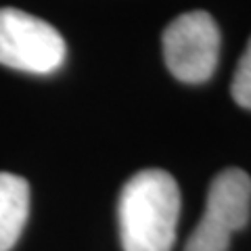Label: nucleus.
I'll return each mask as SVG.
<instances>
[{
  "mask_svg": "<svg viewBox=\"0 0 251 251\" xmlns=\"http://www.w3.org/2000/svg\"><path fill=\"white\" fill-rule=\"evenodd\" d=\"M230 90H232V99L237 100L241 107L251 109V40L237 65Z\"/></svg>",
  "mask_w": 251,
  "mask_h": 251,
  "instance_id": "obj_6",
  "label": "nucleus"
},
{
  "mask_svg": "<svg viewBox=\"0 0 251 251\" xmlns=\"http://www.w3.org/2000/svg\"><path fill=\"white\" fill-rule=\"evenodd\" d=\"M65 40L50 23L19 9H0V65L52 74L65 61Z\"/></svg>",
  "mask_w": 251,
  "mask_h": 251,
  "instance_id": "obj_2",
  "label": "nucleus"
},
{
  "mask_svg": "<svg viewBox=\"0 0 251 251\" xmlns=\"http://www.w3.org/2000/svg\"><path fill=\"white\" fill-rule=\"evenodd\" d=\"M124 251H172L180 188L166 170H143L124 184L117 205Z\"/></svg>",
  "mask_w": 251,
  "mask_h": 251,
  "instance_id": "obj_1",
  "label": "nucleus"
},
{
  "mask_svg": "<svg viewBox=\"0 0 251 251\" xmlns=\"http://www.w3.org/2000/svg\"><path fill=\"white\" fill-rule=\"evenodd\" d=\"M251 214V178L239 168L224 170L214 178L205 211L186 241L184 251H226L232 232L247 224Z\"/></svg>",
  "mask_w": 251,
  "mask_h": 251,
  "instance_id": "obj_3",
  "label": "nucleus"
},
{
  "mask_svg": "<svg viewBox=\"0 0 251 251\" xmlns=\"http://www.w3.org/2000/svg\"><path fill=\"white\" fill-rule=\"evenodd\" d=\"M29 214V184L25 178L0 172V251H11L21 237Z\"/></svg>",
  "mask_w": 251,
  "mask_h": 251,
  "instance_id": "obj_5",
  "label": "nucleus"
},
{
  "mask_svg": "<svg viewBox=\"0 0 251 251\" xmlns=\"http://www.w3.org/2000/svg\"><path fill=\"white\" fill-rule=\"evenodd\" d=\"M163 57L180 82H207L220 59V29L214 17L205 11H188L176 17L163 31Z\"/></svg>",
  "mask_w": 251,
  "mask_h": 251,
  "instance_id": "obj_4",
  "label": "nucleus"
}]
</instances>
